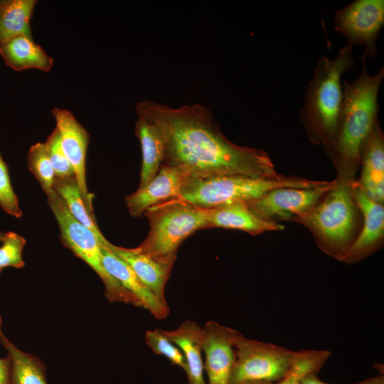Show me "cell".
I'll return each instance as SVG.
<instances>
[{
    "label": "cell",
    "mask_w": 384,
    "mask_h": 384,
    "mask_svg": "<svg viewBox=\"0 0 384 384\" xmlns=\"http://www.w3.org/2000/svg\"><path fill=\"white\" fill-rule=\"evenodd\" d=\"M138 117L156 123L165 137L161 165L176 167L189 176H245L277 178L268 154L238 146L221 132L208 109L195 104L173 108L144 100L136 106Z\"/></svg>",
    "instance_id": "6da1fadb"
},
{
    "label": "cell",
    "mask_w": 384,
    "mask_h": 384,
    "mask_svg": "<svg viewBox=\"0 0 384 384\" xmlns=\"http://www.w3.org/2000/svg\"><path fill=\"white\" fill-rule=\"evenodd\" d=\"M362 72L353 81H343V101L336 128L327 154L337 175L354 178L360 165L361 146L378 121V97L384 68L371 75L366 59H361Z\"/></svg>",
    "instance_id": "7a4b0ae2"
},
{
    "label": "cell",
    "mask_w": 384,
    "mask_h": 384,
    "mask_svg": "<svg viewBox=\"0 0 384 384\" xmlns=\"http://www.w3.org/2000/svg\"><path fill=\"white\" fill-rule=\"evenodd\" d=\"M352 46L340 48L337 56L316 60L300 112L309 139L321 143L327 151L335 132L343 101V74L353 64Z\"/></svg>",
    "instance_id": "3957f363"
},
{
    "label": "cell",
    "mask_w": 384,
    "mask_h": 384,
    "mask_svg": "<svg viewBox=\"0 0 384 384\" xmlns=\"http://www.w3.org/2000/svg\"><path fill=\"white\" fill-rule=\"evenodd\" d=\"M335 180L312 208L289 220L306 227L319 249L341 261L358 235L361 212L351 193L354 178L337 175Z\"/></svg>",
    "instance_id": "277c9868"
},
{
    "label": "cell",
    "mask_w": 384,
    "mask_h": 384,
    "mask_svg": "<svg viewBox=\"0 0 384 384\" xmlns=\"http://www.w3.org/2000/svg\"><path fill=\"white\" fill-rule=\"evenodd\" d=\"M329 182L282 174L271 178L245 176H188L181 187L178 198L198 208L208 209L245 203L277 188H311L324 186Z\"/></svg>",
    "instance_id": "5b68a950"
},
{
    "label": "cell",
    "mask_w": 384,
    "mask_h": 384,
    "mask_svg": "<svg viewBox=\"0 0 384 384\" xmlns=\"http://www.w3.org/2000/svg\"><path fill=\"white\" fill-rule=\"evenodd\" d=\"M150 230L135 249L156 260L174 264L180 245L195 231L208 228L206 209L178 198L154 206L144 212Z\"/></svg>",
    "instance_id": "8992f818"
},
{
    "label": "cell",
    "mask_w": 384,
    "mask_h": 384,
    "mask_svg": "<svg viewBox=\"0 0 384 384\" xmlns=\"http://www.w3.org/2000/svg\"><path fill=\"white\" fill-rule=\"evenodd\" d=\"M46 194L58 222L63 245L86 262L101 278L108 300L142 307L140 302L104 268L101 251L102 244L97 237L73 217L54 188Z\"/></svg>",
    "instance_id": "52a82bcc"
},
{
    "label": "cell",
    "mask_w": 384,
    "mask_h": 384,
    "mask_svg": "<svg viewBox=\"0 0 384 384\" xmlns=\"http://www.w3.org/2000/svg\"><path fill=\"white\" fill-rule=\"evenodd\" d=\"M235 359L229 384L278 382L289 370L296 352L272 343L247 339L235 342Z\"/></svg>",
    "instance_id": "ba28073f"
},
{
    "label": "cell",
    "mask_w": 384,
    "mask_h": 384,
    "mask_svg": "<svg viewBox=\"0 0 384 384\" xmlns=\"http://www.w3.org/2000/svg\"><path fill=\"white\" fill-rule=\"evenodd\" d=\"M383 25V0H356L334 15L335 31L346 38L348 44L364 47L361 59L377 55L376 41Z\"/></svg>",
    "instance_id": "9c48e42d"
},
{
    "label": "cell",
    "mask_w": 384,
    "mask_h": 384,
    "mask_svg": "<svg viewBox=\"0 0 384 384\" xmlns=\"http://www.w3.org/2000/svg\"><path fill=\"white\" fill-rule=\"evenodd\" d=\"M335 183L334 179L324 186L311 188H277L245 203L255 215L263 220H289L312 208Z\"/></svg>",
    "instance_id": "30bf717a"
},
{
    "label": "cell",
    "mask_w": 384,
    "mask_h": 384,
    "mask_svg": "<svg viewBox=\"0 0 384 384\" xmlns=\"http://www.w3.org/2000/svg\"><path fill=\"white\" fill-rule=\"evenodd\" d=\"M351 193L363 215V224L341 260L347 264L358 262L376 252L383 246L384 239L383 203L370 198L355 179L351 183Z\"/></svg>",
    "instance_id": "8fae6325"
},
{
    "label": "cell",
    "mask_w": 384,
    "mask_h": 384,
    "mask_svg": "<svg viewBox=\"0 0 384 384\" xmlns=\"http://www.w3.org/2000/svg\"><path fill=\"white\" fill-rule=\"evenodd\" d=\"M56 122L63 150L73 168L75 178L80 190L85 206L95 216L92 206L93 195L86 183L85 159L90 142V134L67 110L55 107L52 110Z\"/></svg>",
    "instance_id": "7c38bea8"
},
{
    "label": "cell",
    "mask_w": 384,
    "mask_h": 384,
    "mask_svg": "<svg viewBox=\"0 0 384 384\" xmlns=\"http://www.w3.org/2000/svg\"><path fill=\"white\" fill-rule=\"evenodd\" d=\"M203 351L206 356L203 369L208 384H229L235 362V342L241 334L213 321L203 328Z\"/></svg>",
    "instance_id": "4fadbf2b"
},
{
    "label": "cell",
    "mask_w": 384,
    "mask_h": 384,
    "mask_svg": "<svg viewBox=\"0 0 384 384\" xmlns=\"http://www.w3.org/2000/svg\"><path fill=\"white\" fill-rule=\"evenodd\" d=\"M188 176L186 172L176 167L161 165L146 186L125 198L129 214L132 217H140L149 208L178 198Z\"/></svg>",
    "instance_id": "5bb4252c"
},
{
    "label": "cell",
    "mask_w": 384,
    "mask_h": 384,
    "mask_svg": "<svg viewBox=\"0 0 384 384\" xmlns=\"http://www.w3.org/2000/svg\"><path fill=\"white\" fill-rule=\"evenodd\" d=\"M361 177L358 181L366 193L376 202L384 200V136L378 120L360 151Z\"/></svg>",
    "instance_id": "9a60e30c"
},
{
    "label": "cell",
    "mask_w": 384,
    "mask_h": 384,
    "mask_svg": "<svg viewBox=\"0 0 384 384\" xmlns=\"http://www.w3.org/2000/svg\"><path fill=\"white\" fill-rule=\"evenodd\" d=\"M109 244V243H108ZM102 261L107 272L131 293L156 319H165L169 314L168 304L162 303L137 277L122 259L107 245H102Z\"/></svg>",
    "instance_id": "2e32d148"
},
{
    "label": "cell",
    "mask_w": 384,
    "mask_h": 384,
    "mask_svg": "<svg viewBox=\"0 0 384 384\" xmlns=\"http://www.w3.org/2000/svg\"><path fill=\"white\" fill-rule=\"evenodd\" d=\"M108 248L132 269L141 282L164 304L165 287L174 264L156 260L135 248H124L109 242Z\"/></svg>",
    "instance_id": "e0dca14e"
},
{
    "label": "cell",
    "mask_w": 384,
    "mask_h": 384,
    "mask_svg": "<svg viewBox=\"0 0 384 384\" xmlns=\"http://www.w3.org/2000/svg\"><path fill=\"white\" fill-rule=\"evenodd\" d=\"M206 213L207 228L238 229L254 235L284 229V226L277 222L263 220L255 215L245 203L208 208Z\"/></svg>",
    "instance_id": "ac0fdd59"
},
{
    "label": "cell",
    "mask_w": 384,
    "mask_h": 384,
    "mask_svg": "<svg viewBox=\"0 0 384 384\" xmlns=\"http://www.w3.org/2000/svg\"><path fill=\"white\" fill-rule=\"evenodd\" d=\"M165 336L181 351L186 363V373L188 384H206L203 377V333L196 322L185 321L175 330L163 329Z\"/></svg>",
    "instance_id": "d6986e66"
},
{
    "label": "cell",
    "mask_w": 384,
    "mask_h": 384,
    "mask_svg": "<svg viewBox=\"0 0 384 384\" xmlns=\"http://www.w3.org/2000/svg\"><path fill=\"white\" fill-rule=\"evenodd\" d=\"M135 134L142 149V164L139 188H142L159 171L164 161L166 142L159 125L142 117H138Z\"/></svg>",
    "instance_id": "ffe728a7"
},
{
    "label": "cell",
    "mask_w": 384,
    "mask_h": 384,
    "mask_svg": "<svg viewBox=\"0 0 384 384\" xmlns=\"http://www.w3.org/2000/svg\"><path fill=\"white\" fill-rule=\"evenodd\" d=\"M0 55L6 65L16 71L33 68L48 72L53 64V59L33 38L24 35L0 45Z\"/></svg>",
    "instance_id": "44dd1931"
},
{
    "label": "cell",
    "mask_w": 384,
    "mask_h": 384,
    "mask_svg": "<svg viewBox=\"0 0 384 384\" xmlns=\"http://www.w3.org/2000/svg\"><path fill=\"white\" fill-rule=\"evenodd\" d=\"M36 0L0 1V45L18 36L32 38L30 21Z\"/></svg>",
    "instance_id": "7402d4cb"
},
{
    "label": "cell",
    "mask_w": 384,
    "mask_h": 384,
    "mask_svg": "<svg viewBox=\"0 0 384 384\" xmlns=\"http://www.w3.org/2000/svg\"><path fill=\"white\" fill-rule=\"evenodd\" d=\"M0 343L11 360V384H48L44 364L32 354L18 349L4 336L1 317Z\"/></svg>",
    "instance_id": "603a6c76"
},
{
    "label": "cell",
    "mask_w": 384,
    "mask_h": 384,
    "mask_svg": "<svg viewBox=\"0 0 384 384\" xmlns=\"http://www.w3.org/2000/svg\"><path fill=\"white\" fill-rule=\"evenodd\" d=\"M54 190L65 203L73 217L90 229L103 245L110 242L102 234L95 220L87 209L75 176L67 178H55Z\"/></svg>",
    "instance_id": "cb8c5ba5"
},
{
    "label": "cell",
    "mask_w": 384,
    "mask_h": 384,
    "mask_svg": "<svg viewBox=\"0 0 384 384\" xmlns=\"http://www.w3.org/2000/svg\"><path fill=\"white\" fill-rule=\"evenodd\" d=\"M331 353L327 350H304L296 352L294 359L283 378L276 384H301L308 374L316 373L328 360Z\"/></svg>",
    "instance_id": "d4e9b609"
},
{
    "label": "cell",
    "mask_w": 384,
    "mask_h": 384,
    "mask_svg": "<svg viewBox=\"0 0 384 384\" xmlns=\"http://www.w3.org/2000/svg\"><path fill=\"white\" fill-rule=\"evenodd\" d=\"M28 167L46 193L53 189L55 174L50 162L46 143L32 145L27 156Z\"/></svg>",
    "instance_id": "484cf974"
},
{
    "label": "cell",
    "mask_w": 384,
    "mask_h": 384,
    "mask_svg": "<svg viewBox=\"0 0 384 384\" xmlns=\"http://www.w3.org/2000/svg\"><path fill=\"white\" fill-rule=\"evenodd\" d=\"M145 341L156 354L164 356L172 364L182 368L186 372L187 366L183 354L179 348L165 336L163 329L148 330L145 334Z\"/></svg>",
    "instance_id": "4316f807"
},
{
    "label": "cell",
    "mask_w": 384,
    "mask_h": 384,
    "mask_svg": "<svg viewBox=\"0 0 384 384\" xmlns=\"http://www.w3.org/2000/svg\"><path fill=\"white\" fill-rule=\"evenodd\" d=\"M0 247V273L5 267L22 268L25 263L22 258V252L26 245V240L14 232L6 233Z\"/></svg>",
    "instance_id": "83f0119b"
},
{
    "label": "cell",
    "mask_w": 384,
    "mask_h": 384,
    "mask_svg": "<svg viewBox=\"0 0 384 384\" xmlns=\"http://www.w3.org/2000/svg\"><path fill=\"white\" fill-rule=\"evenodd\" d=\"M45 143L55 178H67L75 176L73 168L63 150L60 134L56 127Z\"/></svg>",
    "instance_id": "f1b7e54d"
},
{
    "label": "cell",
    "mask_w": 384,
    "mask_h": 384,
    "mask_svg": "<svg viewBox=\"0 0 384 384\" xmlns=\"http://www.w3.org/2000/svg\"><path fill=\"white\" fill-rule=\"evenodd\" d=\"M0 206L8 214L20 218L22 211L18 205L9 176V168L0 154Z\"/></svg>",
    "instance_id": "f546056e"
},
{
    "label": "cell",
    "mask_w": 384,
    "mask_h": 384,
    "mask_svg": "<svg viewBox=\"0 0 384 384\" xmlns=\"http://www.w3.org/2000/svg\"><path fill=\"white\" fill-rule=\"evenodd\" d=\"M301 384H329L325 383L320 380L317 376L316 373H313L306 375L304 376L302 381ZM354 384H384V376L383 375H378L377 376L369 378L361 382L354 383Z\"/></svg>",
    "instance_id": "4dcf8cb0"
},
{
    "label": "cell",
    "mask_w": 384,
    "mask_h": 384,
    "mask_svg": "<svg viewBox=\"0 0 384 384\" xmlns=\"http://www.w3.org/2000/svg\"><path fill=\"white\" fill-rule=\"evenodd\" d=\"M0 384H11V360L9 355L0 358Z\"/></svg>",
    "instance_id": "1f68e13d"
},
{
    "label": "cell",
    "mask_w": 384,
    "mask_h": 384,
    "mask_svg": "<svg viewBox=\"0 0 384 384\" xmlns=\"http://www.w3.org/2000/svg\"><path fill=\"white\" fill-rule=\"evenodd\" d=\"M6 235V233L4 231H0V242L3 240L4 236Z\"/></svg>",
    "instance_id": "d6a6232c"
},
{
    "label": "cell",
    "mask_w": 384,
    "mask_h": 384,
    "mask_svg": "<svg viewBox=\"0 0 384 384\" xmlns=\"http://www.w3.org/2000/svg\"><path fill=\"white\" fill-rule=\"evenodd\" d=\"M244 384H272V383L258 382V383H244Z\"/></svg>",
    "instance_id": "836d02e7"
}]
</instances>
